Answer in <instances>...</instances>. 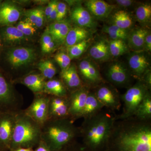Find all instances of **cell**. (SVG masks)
I'll use <instances>...</instances> for the list:
<instances>
[{
    "label": "cell",
    "mask_w": 151,
    "mask_h": 151,
    "mask_svg": "<svg viewBox=\"0 0 151 151\" xmlns=\"http://www.w3.org/2000/svg\"><path fill=\"white\" fill-rule=\"evenodd\" d=\"M106 151H151V120L135 116L116 120Z\"/></svg>",
    "instance_id": "1"
},
{
    "label": "cell",
    "mask_w": 151,
    "mask_h": 151,
    "mask_svg": "<svg viewBox=\"0 0 151 151\" xmlns=\"http://www.w3.org/2000/svg\"><path fill=\"white\" fill-rule=\"evenodd\" d=\"M116 115L103 109L96 115L84 119L79 127L82 144L92 151H106Z\"/></svg>",
    "instance_id": "2"
},
{
    "label": "cell",
    "mask_w": 151,
    "mask_h": 151,
    "mask_svg": "<svg viewBox=\"0 0 151 151\" xmlns=\"http://www.w3.org/2000/svg\"><path fill=\"white\" fill-rule=\"evenodd\" d=\"M80 137L79 127L70 119H48L41 127V140L52 151H58Z\"/></svg>",
    "instance_id": "3"
},
{
    "label": "cell",
    "mask_w": 151,
    "mask_h": 151,
    "mask_svg": "<svg viewBox=\"0 0 151 151\" xmlns=\"http://www.w3.org/2000/svg\"><path fill=\"white\" fill-rule=\"evenodd\" d=\"M42 126L20 110L16 114L10 150L19 148L33 149L41 141Z\"/></svg>",
    "instance_id": "4"
},
{
    "label": "cell",
    "mask_w": 151,
    "mask_h": 151,
    "mask_svg": "<svg viewBox=\"0 0 151 151\" xmlns=\"http://www.w3.org/2000/svg\"><path fill=\"white\" fill-rule=\"evenodd\" d=\"M22 97L15 89L0 67V114L15 113L22 110Z\"/></svg>",
    "instance_id": "5"
},
{
    "label": "cell",
    "mask_w": 151,
    "mask_h": 151,
    "mask_svg": "<svg viewBox=\"0 0 151 151\" xmlns=\"http://www.w3.org/2000/svg\"><path fill=\"white\" fill-rule=\"evenodd\" d=\"M150 89L142 80L129 87L124 94L121 95V100L123 103L122 113L115 116L116 120L127 119L134 116L138 106Z\"/></svg>",
    "instance_id": "6"
},
{
    "label": "cell",
    "mask_w": 151,
    "mask_h": 151,
    "mask_svg": "<svg viewBox=\"0 0 151 151\" xmlns=\"http://www.w3.org/2000/svg\"><path fill=\"white\" fill-rule=\"evenodd\" d=\"M1 57L13 69L17 70L34 62L36 59L37 52L34 48L28 47H4Z\"/></svg>",
    "instance_id": "7"
},
{
    "label": "cell",
    "mask_w": 151,
    "mask_h": 151,
    "mask_svg": "<svg viewBox=\"0 0 151 151\" xmlns=\"http://www.w3.org/2000/svg\"><path fill=\"white\" fill-rule=\"evenodd\" d=\"M94 94L104 108L116 115L122 107L121 95L117 90L111 86L107 85L105 82L94 88Z\"/></svg>",
    "instance_id": "8"
},
{
    "label": "cell",
    "mask_w": 151,
    "mask_h": 151,
    "mask_svg": "<svg viewBox=\"0 0 151 151\" xmlns=\"http://www.w3.org/2000/svg\"><path fill=\"white\" fill-rule=\"evenodd\" d=\"M50 98V95L45 93L35 94L32 102L24 111L42 126L48 119Z\"/></svg>",
    "instance_id": "9"
},
{
    "label": "cell",
    "mask_w": 151,
    "mask_h": 151,
    "mask_svg": "<svg viewBox=\"0 0 151 151\" xmlns=\"http://www.w3.org/2000/svg\"><path fill=\"white\" fill-rule=\"evenodd\" d=\"M105 77L112 85L122 87H130L133 78L129 68L119 62L113 63L108 66Z\"/></svg>",
    "instance_id": "10"
},
{
    "label": "cell",
    "mask_w": 151,
    "mask_h": 151,
    "mask_svg": "<svg viewBox=\"0 0 151 151\" xmlns=\"http://www.w3.org/2000/svg\"><path fill=\"white\" fill-rule=\"evenodd\" d=\"M78 72L83 85L89 89H94L105 82L99 70L88 60H81L78 65Z\"/></svg>",
    "instance_id": "11"
},
{
    "label": "cell",
    "mask_w": 151,
    "mask_h": 151,
    "mask_svg": "<svg viewBox=\"0 0 151 151\" xmlns=\"http://www.w3.org/2000/svg\"><path fill=\"white\" fill-rule=\"evenodd\" d=\"M90 89L83 86L68 94L70 119L74 122L81 118L86 98Z\"/></svg>",
    "instance_id": "12"
},
{
    "label": "cell",
    "mask_w": 151,
    "mask_h": 151,
    "mask_svg": "<svg viewBox=\"0 0 151 151\" xmlns=\"http://www.w3.org/2000/svg\"><path fill=\"white\" fill-rule=\"evenodd\" d=\"M130 73L133 78L141 80L150 71V61L145 51L136 52L128 58Z\"/></svg>",
    "instance_id": "13"
},
{
    "label": "cell",
    "mask_w": 151,
    "mask_h": 151,
    "mask_svg": "<svg viewBox=\"0 0 151 151\" xmlns=\"http://www.w3.org/2000/svg\"><path fill=\"white\" fill-rule=\"evenodd\" d=\"M23 14L17 4L11 1H2L0 4V27L13 25Z\"/></svg>",
    "instance_id": "14"
},
{
    "label": "cell",
    "mask_w": 151,
    "mask_h": 151,
    "mask_svg": "<svg viewBox=\"0 0 151 151\" xmlns=\"http://www.w3.org/2000/svg\"><path fill=\"white\" fill-rule=\"evenodd\" d=\"M68 96L58 97L50 95L47 120L70 119Z\"/></svg>",
    "instance_id": "15"
},
{
    "label": "cell",
    "mask_w": 151,
    "mask_h": 151,
    "mask_svg": "<svg viewBox=\"0 0 151 151\" xmlns=\"http://www.w3.org/2000/svg\"><path fill=\"white\" fill-rule=\"evenodd\" d=\"M17 113L0 114V145L9 150Z\"/></svg>",
    "instance_id": "16"
},
{
    "label": "cell",
    "mask_w": 151,
    "mask_h": 151,
    "mask_svg": "<svg viewBox=\"0 0 151 151\" xmlns=\"http://www.w3.org/2000/svg\"><path fill=\"white\" fill-rule=\"evenodd\" d=\"M0 38L4 47L17 46L26 42L29 39L13 25L0 27Z\"/></svg>",
    "instance_id": "17"
},
{
    "label": "cell",
    "mask_w": 151,
    "mask_h": 151,
    "mask_svg": "<svg viewBox=\"0 0 151 151\" xmlns=\"http://www.w3.org/2000/svg\"><path fill=\"white\" fill-rule=\"evenodd\" d=\"M60 78L64 83L69 94L84 86L78 70L74 65H70L67 69L61 70Z\"/></svg>",
    "instance_id": "18"
},
{
    "label": "cell",
    "mask_w": 151,
    "mask_h": 151,
    "mask_svg": "<svg viewBox=\"0 0 151 151\" xmlns=\"http://www.w3.org/2000/svg\"><path fill=\"white\" fill-rule=\"evenodd\" d=\"M46 81L40 73H31L25 74L14 82L23 84L35 94L43 93Z\"/></svg>",
    "instance_id": "19"
},
{
    "label": "cell",
    "mask_w": 151,
    "mask_h": 151,
    "mask_svg": "<svg viewBox=\"0 0 151 151\" xmlns=\"http://www.w3.org/2000/svg\"><path fill=\"white\" fill-rule=\"evenodd\" d=\"M70 27L69 23L65 21L54 22L47 27L45 31L48 33L58 45H62L65 43V38Z\"/></svg>",
    "instance_id": "20"
},
{
    "label": "cell",
    "mask_w": 151,
    "mask_h": 151,
    "mask_svg": "<svg viewBox=\"0 0 151 151\" xmlns=\"http://www.w3.org/2000/svg\"><path fill=\"white\" fill-rule=\"evenodd\" d=\"M71 20L79 27L90 28L94 27V22L90 13L80 5L74 7L70 12Z\"/></svg>",
    "instance_id": "21"
},
{
    "label": "cell",
    "mask_w": 151,
    "mask_h": 151,
    "mask_svg": "<svg viewBox=\"0 0 151 151\" xmlns=\"http://www.w3.org/2000/svg\"><path fill=\"white\" fill-rule=\"evenodd\" d=\"M84 4L91 15L99 18H107L114 8L113 6L101 0H88Z\"/></svg>",
    "instance_id": "22"
},
{
    "label": "cell",
    "mask_w": 151,
    "mask_h": 151,
    "mask_svg": "<svg viewBox=\"0 0 151 151\" xmlns=\"http://www.w3.org/2000/svg\"><path fill=\"white\" fill-rule=\"evenodd\" d=\"M89 54L93 59L99 61H105L111 58L108 42L100 39L95 42L89 48Z\"/></svg>",
    "instance_id": "23"
},
{
    "label": "cell",
    "mask_w": 151,
    "mask_h": 151,
    "mask_svg": "<svg viewBox=\"0 0 151 151\" xmlns=\"http://www.w3.org/2000/svg\"><path fill=\"white\" fill-rule=\"evenodd\" d=\"M149 32L148 30L142 27L133 30L127 39L128 47L136 52L143 51L145 39Z\"/></svg>",
    "instance_id": "24"
},
{
    "label": "cell",
    "mask_w": 151,
    "mask_h": 151,
    "mask_svg": "<svg viewBox=\"0 0 151 151\" xmlns=\"http://www.w3.org/2000/svg\"><path fill=\"white\" fill-rule=\"evenodd\" d=\"M43 93L50 96L58 97H67L69 94L65 85L60 78H54L46 80Z\"/></svg>",
    "instance_id": "25"
},
{
    "label": "cell",
    "mask_w": 151,
    "mask_h": 151,
    "mask_svg": "<svg viewBox=\"0 0 151 151\" xmlns=\"http://www.w3.org/2000/svg\"><path fill=\"white\" fill-rule=\"evenodd\" d=\"M104 108V106L97 99L94 92L90 90L86 98L81 118L85 119L90 118L102 111Z\"/></svg>",
    "instance_id": "26"
},
{
    "label": "cell",
    "mask_w": 151,
    "mask_h": 151,
    "mask_svg": "<svg viewBox=\"0 0 151 151\" xmlns=\"http://www.w3.org/2000/svg\"><path fill=\"white\" fill-rule=\"evenodd\" d=\"M90 32L87 29L76 26L70 28L65 38V46H72L88 39L90 36Z\"/></svg>",
    "instance_id": "27"
},
{
    "label": "cell",
    "mask_w": 151,
    "mask_h": 151,
    "mask_svg": "<svg viewBox=\"0 0 151 151\" xmlns=\"http://www.w3.org/2000/svg\"><path fill=\"white\" fill-rule=\"evenodd\" d=\"M23 14L26 17V20L36 28H41L44 26L46 18L43 8L38 7L27 10L24 12Z\"/></svg>",
    "instance_id": "28"
},
{
    "label": "cell",
    "mask_w": 151,
    "mask_h": 151,
    "mask_svg": "<svg viewBox=\"0 0 151 151\" xmlns=\"http://www.w3.org/2000/svg\"><path fill=\"white\" fill-rule=\"evenodd\" d=\"M111 20L113 25L126 30L132 27L134 23L131 15L124 10H120L115 12L112 16Z\"/></svg>",
    "instance_id": "29"
},
{
    "label": "cell",
    "mask_w": 151,
    "mask_h": 151,
    "mask_svg": "<svg viewBox=\"0 0 151 151\" xmlns=\"http://www.w3.org/2000/svg\"><path fill=\"white\" fill-rule=\"evenodd\" d=\"M141 120H151V95L149 91L138 106L134 116Z\"/></svg>",
    "instance_id": "30"
},
{
    "label": "cell",
    "mask_w": 151,
    "mask_h": 151,
    "mask_svg": "<svg viewBox=\"0 0 151 151\" xmlns=\"http://www.w3.org/2000/svg\"><path fill=\"white\" fill-rule=\"evenodd\" d=\"M37 68L46 80L54 78L57 70L53 63L50 60H42L38 63Z\"/></svg>",
    "instance_id": "31"
},
{
    "label": "cell",
    "mask_w": 151,
    "mask_h": 151,
    "mask_svg": "<svg viewBox=\"0 0 151 151\" xmlns=\"http://www.w3.org/2000/svg\"><path fill=\"white\" fill-rule=\"evenodd\" d=\"M111 56L117 57L126 54L129 51V47L125 41L111 40L108 42Z\"/></svg>",
    "instance_id": "32"
},
{
    "label": "cell",
    "mask_w": 151,
    "mask_h": 151,
    "mask_svg": "<svg viewBox=\"0 0 151 151\" xmlns=\"http://www.w3.org/2000/svg\"><path fill=\"white\" fill-rule=\"evenodd\" d=\"M103 30V32L107 34L113 40H121L126 41L129 36L127 30L122 29L113 24L109 26H105Z\"/></svg>",
    "instance_id": "33"
},
{
    "label": "cell",
    "mask_w": 151,
    "mask_h": 151,
    "mask_svg": "<svg viewBox=\"0 0 151 151\" xmlns=\"http://www.w3.org/2000/svg\"><path fill=\"white\" fill-rule=\"evenodd\" d=\"M136 16L139 22L146 24L150 22L151 6L148 3H145L138 6L136 9Z\"/></svg>",
    "instance_id": "34"
},
{
    "label": "cell",
    "mask_w": 151,
    "mask_h": 151,
    "mask_svg": "<svg viewBox=\"0 0 151 151\" xmlns=\"http://www.w3.org/2000/svg\"><path fill=\"white\" fill-rule=\"evenodd\" d=\"M89 40H86L74 45L68 47L67 54L72 60L78 58L83 54L89 46Z\"/></svg>",
    "instance_id": "35"
},
{
    "label": "cell",
    "mask_w": 151,
    "mask_h": 151,
    "mask_svg": "<svg viewBox=\"0 0 151 151\" xmlns=\"http://www.w3.org/2000/svg\"><path fill=\"white\" fill-rule=\"evenodd\" d=\"M40 45L42 52L45 54H48L55 50L58 45L51 36L45 31L41 38Z\"/></svg>",
    "instance_id": "36"
},
{
    "label": "cell",
    "mask_w": 151,
    "mask_h": 151,
    "mask_svg": "<svg viewBox=\"0 0 151 151\" xmlns=\"http://www.w3.org/2000/svg\"><path fill=\"white\" fill-rule=\"evenodd\" d=\"M16 27L26 36H31L36 32L37 28L26 20L18 23Z\"/></svg>",
    "instance_id": "37"
},
{
    "label": "cell",
    "mask_w": 151,
    "mask_h": 151,
    "mask_svg": "<svg viewBox=\"0 0 151 151\" xmlns=\"http://www.w3.org/2000/svg\"><path fill=\"white\" fill-rule=\"evenodd\" d=\"M54 59L61 68V70H65L70 66L71 59L67 53L60 52L55 55Z\"/></svg>",
    "instance_id": "38"
},
{
    "label": "cell",
    "mask_w": 151,
    "mask_h": 151,
    "mask_svg": "<svg viewBox=\"0 0 151 151\" xmlns=\"http://www.w3.org/2000/svg\"><path fill=\"white\" fill-rule=\"evenodd\" d=\"M58 151H92L77 140L70 143Z\"/></svg>",
    "instance_id": "39"
},
{
    "label": "cell",
    "mask_w": 151,
    "mask_h": 151,
    "mask_svg": "<svg viewBox=\"0 0 151 151\" xmlns=\"http://www.w3.org/2000/svg\"><path fill=\"white\" fill-rule=\"evenodd\" d=\"M67 6L65 3L58 2L57 5V17L56 21L64 20L67 13Z\"/></svg>",
    "instance_id": "40"
},
{
    "label": "cell",
    "mask_w": 151,
    "mask_h": 151,
    "mask_svg": "<svg viewBox=\"0 0 151 151\" xmlns=\"http://www.w3.org/2000/svg\"><path fill=\"white\" fill-rule=\"evenodd\" d=\"M58 1H49L47 4L46 8L45 9V14L46 20L47 21L50 14L53 11V9L57 4Z\"/></svg>",
    "instance_id": "41"
},
{
    "label": "cell",
    "mask_w": 151,
    "mask_h": 151,
    "mask_svg": "<svg viewBox=\"0 0 151 151\" xmlns=\"http://www.w3.org/2000/svg\"><path fill=\"white\" fill-rule=\"evenodd\" d=\"M144 51L150 52L151 50V35L149 32L146 36L144 45Z\"/></svg>",
    "instance_id": "42"
},
{
    "label": "cell",
    "mask_w": 151,
    "mask_h": 151,
    "mask_svg": "<svg viewBox=\"0 0 151 151\" xmlns=\"http://www.w3.org/2000/svg\"><path fill=\"white\" fill-rule=\"evenodd\" d=\"M115 2L122 7H128L132 6L135 1L132 0H116Z\"/></svg>",
    "instance_id": "43"
},
{
    "label": "cell",
    "mask_w": 151,
    "mask_h": 151,
    "mask_svg": "<svg viewBox=\"0 0 151 151\" xmlns=\"http://www.w3.org/2000/svg\"><path fill=\"white\" fill-rule=\"evenodd\" d=\"M34 151H52L43 141H41Z\"/></svg>",
    "instance_id": "44"
},
{
    "label": "cell",
    "mask_w": 151,
    "mask_h": 151,
    "mask_svg": "<svg viewBox=\"0 0 151 151\" xmlns=\"http://www.w3.org/2000/svg\"><path fill=\"white\" fill-rule=\"evenodd\" d=\"M11 151H34V150L29 148H19Z\"/></svg>",
    "instance_id": "45"
},
{
    "label": "cell",
    "mask_w": 151,
    "mask_h": 151,
    "mask_svg": "<svg viewBox=\"0 0 151 151\" xmlns=\"http://www.w3.org/2000/svg\"><path fill=\"white\" fill-rule=\"evenodd\" d=\"M50 1H34V2L37 4L42 5L45 4L47 3H48Z\"/></svg>",
    "instance_id": "46"
},
{
    "label": "cell",
    "mask_w": 151,
    "mask_h": 151,
    "mask_svg": "<svg viewBox=\"0 0 151 151\" xmlns=\"http://www.w3.org/2000/svg\"><path fill=\"white\" fill-rule=\"evenodd\" d=\"M4 46L3 45L2 42L0 38V58H1V55L2 53L4 50Z\"/></svg>",
    "instance_id": "47"
},
{
    "label": "cell",
    "mask_w": 151,
    "mask_h": 151,
    "mask_svg": "<svg viewBox=\"0 0 151 151\" xmlns=\"http://www.w3.org/2000/svg\"><path fill=\"white\" fill-rule=\"evenodd\" d=\"M2 1H1V0H0V4H1V3L2 2Z\"/></svg>",
    "instance_id": "48"
}]
</instances>
